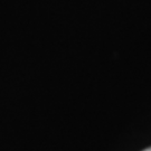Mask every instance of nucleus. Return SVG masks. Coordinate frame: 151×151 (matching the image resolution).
I'll return each mask as SVG.
<instances>
[{
  "label": "nucleus",
  "instance_id": "1",
  "mask_svg": "<svg viewBox=\"0 0 151 151\" xmlns=\"http://www.w3.org/2000/svg\"><path fill=\"white\" fill-rule=\"evenodd\" d=\"M143 151H151V147L150 148H148V149H146V150H143Z\"/></svg>",
  "mask_w": 151,
  "mask_h": 151
}]
</instances>
